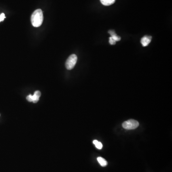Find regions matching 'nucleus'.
<instances>
[{"instance_id": "nucleus-3", "label": "nucleus", "mask_w": 172, "mask_h": 172, "mask_svg": "<svg viewBox=\"0 0 172 172\" xmlns=\"http://www.w3.org/2000/svg\"><path fill=\"white\" fill-rule=\"evenodd\" d=\"M139 125L138 121L134 120H128L122 123V127L126 130H133L136 129Z\"/></svg>"}, {"instance_id": "nucleus-1", "label": "nucleus", "mask_w": 172, "mask_h": 172, "mask_svg": "<svg viewBox=\"0 0 172 172\" xmlns=\"http://www.w3.org/2000/svg\"><path fill=\"white\" fill-rule=\"evenodd\" d=\"M43 14L41 9H37L34 11L31 15V21L33 26L34 27H39L43 22Z\"/></svg>"}, {"instance_id": "nucleus-4", "label": "nucleus", "mask_w": 172, "mask_h": 172, "mask_svg": "<svg viewBox=\"0 0 172 172\" xmlns=\"http://www.w3.org/2000/svg\"><path fill=\"white\" fill-rule=\"evenodd\" d=\"M41 95V92L40 91H36L33 95L30 94L27 96V101H28L29 102H33L34 103H37Z\"/></svg>"}, {"instance_id": "nucleus-9", "label": "nucleus", "mask_w": 172, "mask_h": 172, "mask_svg": "<svg viewBox=\"0 0 172 172\" xmlns=\"http://www.w3.org/2000/svg\"><path fill=\"white\" fill-rule=\"evenodd\" d=\"M93 143L95 144L96 147L97 149H99V150L102 149L103 145L101 142H99L97 140H94L93 141Z\"/></svg>"}, {"instance_id": "nucleus-11", "label": "nucleus", "mask_w": 172, "mask_h": 172, "mask_svg": "<svg viewBox=\"0 0 172 172\" xmlns=\"http://www.w3.org/2000/svg\"><path fill=\"white\" fill-rule=\"evenodd\" d=\"M5 14H4V13H2L1 15H0V22H1L4 20V19H5Z\"/></svg>"}, {"instance_id": "nucleus-7", "label": "nucleus", "mask_w": 172, "mask_h": 172, "mask_svg": "<svg viewBox=\"0 0 172 172\" xmlns=\"http://www.w3.org/2000/svg\"><path fill=\"white\" fill-rule=\"evenodd\" d=\"M97 160L98 161L99 164L102 167H105L107 166L108 163H107V161L104 159V158H102L101 157H98L97 158Z\"/></svg>"}, {"instance_id": "nucleus-2", "label": "nucleus", "mask_w": 172, "mask_h": 172, "mask_svg": "<svg viewBox=\"0 0 172 172\" xmlns=\"http://www.w3.org/2000/svg\"><path fill=\"white\" fill-rule=\"evenodd\" d=\"M78 60V57L75 54L69 56L66 62V67L68 70H71L74 68Z\"/></svg>"}, {"instance_id": "nucleus-10", "label": "nucleus", "mask_w": 172, "mask_h": 172, "mask_svg": "<svg viewBox=\"0 0 172 172\" xmlns=\"http://www.w3.org/2000/svg\"><path fill=\"white\" fill-rule=\"evenodd\" d=\"M109 42L111 45H114L116 44V41H115L114 40L112 39V37H110L109 38Z\"/></svg>"}, {"instance_id": "nucleus-6", "label": "nucleus", "mask_w": 172, "mask_h": 172, "mask_svg": "<svg viewBox=\"0 0 172 172\" xmlns=\"http://www.w3.org/2000/svg\"><path fill=\"white\" fill-rule=\"evenodd\" d=\"M108 32V33L111 34V37H112V39L114 40L116 42L119 41L121 39V38L120 36H117V34H115L114 31H109Z\"/></svg>"}, {"instance_id": "nucleus-5", "label": "nucleus", "mask_w": 172, "mask_h": 172, "mask_svg": "<svg viewBox=\"0 0 172 172\" xmlns=\"http://www.w3.org/2000/svg\"><path fill=\"white\" fill-rule=\"evenodd\" d=\"M151 39H152L151 36H145L141 38V44L143 45V46H146L150 43Z\"/></svg>"}, {"instance_id": "nucleus-8", "label": "nucleus", "mask_w": 172, "mask_h": 172, "mask_svg": "<svg viewBox=\"0 0 172 172\" xmlns=\"http://www.w3.org/2000/svg\"><path fill=\"white\" fill-rule=\"evenodd\" d=\"M101 2L103 5L105 6H109L112 5L115 1V0H100Z\"/></svg>"}]
</instances>
